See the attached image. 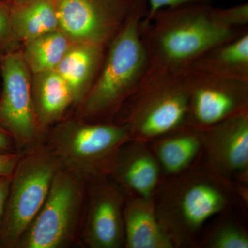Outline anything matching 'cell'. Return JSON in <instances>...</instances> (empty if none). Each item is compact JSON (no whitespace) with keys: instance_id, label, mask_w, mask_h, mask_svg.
<instances>
[{"instance_id":"1","label":"cell","mask_w":248,"mask_h":248,"mask_svg":"<svg viewBox=\"0 0 248 248\" xmlns=\"http://www.w3.org/2000/svg\"><path fill=\"white\" fill-rule=\"evenodd\" d=\"M161 226L175 248H194L207 223L248 203V186L222 177L203 159L190 169L163 177L153 197Z\"/></svg>"},{"instance_id":"2","label":"cell","mask_w":248,"mask_h":248,"mask_svg":"<svg viewBox=\"0 0 248 248\" xmlns=\"http://www.w3.org/2000/svg\"><path fill=\"white\" fill-rule=\"evenodd\" d=\"M246 29L220 22L210 3L164 8L141 21V38L148 59L147 73H182L208 49Z\"/></svg>"},{"instance_id":"3","label":"cell","mask_w":248,"mask_h":248,"mask_svg":"<svg viewBox=\"0 0 248 248\" xmlns=\"http://www.w3.org/2000/svg\"><path fill=\"white\" fill-rule=\"evenodd\" d=\"M148 9L147 0H131L128 14L110 41L97 78L80 102V115L84 121L108 122L144 78L148 59L140 27Z\"/></svg>"},{"instance_id":"4","label":"cell","mask_w":248,"mask_h":248,"mask_svg":"<svg viewBox=\"0 0 248 248\" xmlns=\"http://www.w3.org/2000/svg\"><path fill=\"white\" fill-rule=\"evenodd\" d=\"M186 71L147 73L117 113L133 140L150 143L187 128L188 96Z\"/></svg>"},{"instance_id":"5","label":"cell","mask_w":248,"mask_h":248,"mask_svg":"<svg viewBox=\"0 0 248 248\" xmlns=\"http://www.w3.org/2000/svg\"><path fill=\"white\" fill-rule=\"evenodd\" d=\"M133 140L124 125L66 121L45 134L44 142L62 168L89 181L104 175L109 163L124 144Z\"/></svg>"},{"instance_id":"6","label":"cell","mask_w":248,"mask_h":248,"mask_svg":"<svg viewBox=\"0 0 248 248\" xmlns=\"http://www.w3.org/2000/svg\"><path fill=\"white\" fill-rule=\"evenodd\" d=\"M61 168L44 141L21 152L0 224V248H16L45 203Z\"/></svg>"},{"instance_id":"7","label":"cell","mask_w":248,"mask_h":248,"mask_svg":"<svg viewBox=\"0 0 248 248\" xmlns=\"http://www.w3.org/2000/svg\"><path fill=\"white\" fill-rule=\"evenodd\" d=\"M87 181L61 168L40 211L16 248H63L79 237Z\"/></svg>"},{"instance_id":"8","label":"cell","mask_w":248,"mask_h":248,"mask_svg":"<svg viewBox=\"0 0 248 248\" xmlns=\"http://www.w3.org/2000/svg\"><path fill=\"white\" fill-rule=\"evenodd\" d=\"M187 128L204 131L233 116L248 112V81L187 69Z\"/></svg>"},{"instance_id":"9","label":"cell","mask_w":248,"mask_h":248,"mask_svg":"<svg viewBox=\"0 0 248 248\" xmlns=\"http://www.w3.org/2000/svg\"><path fill=\"white\" fill-rule=\"evenodd\" d=\"M2 92L0 97V125L11 135L17 151L44 141L36 120L29 68L24 58L11 54L1 64Z\"/></svg>"},{"instance_id":"10","label":"cell","mask_w":248,"mask_h":248,"mask_svg":"<svg viewBox=\"0 0 248 248\" xmlns=\"http://www.w3.org/2000/svg\"><path fill=\"white\" fill-rule=\"evenodd\" d=\"M125 195L105 175L91 178L80 239L90 248H122L125 244L124 210Z\"/></svg>"},{"instance_id":"11","label":"cell","mask_w":248,"mask_h":248,"mask_svg":"<svg viewBox=\"0 0 248 248\" xmlns=\"http://www.w3.org/2000/svg\"><path fill=\"white\" fill-rule=\"evenodd\" d=\"M131 0H59V29L76 43L104 46L125 21Z\"/></svg>"},{"instance_id":"12","label":"cell","mask_w":248,"mask_h":248,"mask_svg":"<svg viewBox=\"0 0 248 248\" xmlns=\"http://www.w3.org/2000/svg\"><path fill=\"white\" fill-rule=\"evenodd\" d=\"M205 162L222 177L248 185V112L202 131Z\"/></svg>"},{"instance_id":"13","label":"cell","mask_w":248,"mask_h":248,"mask_svg":"<svg viewBox=\"0 0 248 248\" xmlns=\"http://www.w3.org/2000/svg\"><path fill=\"white\" fill-rule=\"evenodd\" d=\"M104 175L123 190L125 195L151 198L163 175L148 143L132 140L117 152Z\"/></svg>"},{"instance_id":"14","label":"cell","mask_w":248,"mask_h":248,"mask_svg":"<svg viewBox=\"0 0 248 248\" xmlns=\"http://www.w3.org/2000/svg\"><path fill=\"white\" fill-rule=\"evenodd\" d=\"M125 248H174L160 223L153 197L125 195Z\"/></svg>"},{"instance_id":"15","label":"cell","mask_w":248,"mask_h":248,"mask_svg":"<svg viewBox=\"0 0 248 248\" xmlns=\"http://www.w3.org/2000/svg\"><path fill=\"white\" fill-rule=\"evenodd\" d=\"M159 163L163 177L182 174L190 169L203 153L202 131L185 129L148 143Z\"/></svg>"},{"instance_id":"16","label":"cell","mask_w":248,"mask_h":248,"mask_svg":"<svg viewBox=\"0 0 248 248\" xmlns=\"http://www.w3.org/2000/svg\"><path fill=\"white\" fill-rule=\"evenodd\" d=\"M32 97L36 120L45 136L49 129L58 123L74 102L66 81L55 70L35 74Z\"/></svg>"},{"instance_id":"17","label":"cell","mask_w":248,"mask_h":248,"mask_svg":"<svg viewBox=\"0 0 248 248\" xmlns=\"http://www.w3.org/2000/svg\"><path fill=\"white\" fill-rule=\"evenodd\" d=\"M188 69L248 81V31L208 49L192 62Z\"/></svg>"},{"instance_id":"18","label":"cell","mask_w":248,"mask_h":248,"mask_svg":"<svg viewBox=\"0 0 248 248\" xmlns=\"http://www.w3.org/2000/svg\"><path fill=\"white\" fill-rule=\"evenodd\" d=\"M104 48L77 43L69 48L55 68L71 90L75 103L84 99L97 78L104 58Z\"/></svg>"},{"instance_id":"19","label":"cell","mask_w":248,"mask_h":248,"mask_svg":"<svg viewBox=\"0 0 248 248\" xmlns=\"http://www.w3.org/2000/svg\"><path fill=\"white\" fill-rule=\"evenodd\" d=\"M11 24L16 33L26 42L59 29L55 7L47 0H35L17 10Z\"/></svg>"},{"instance_id":"20","label":"cell","mask_w":248,"mask_h":248,"mask_svg":"<svg viewBox=\"0 0 248 248\" xmlns=\"http://www.w3.org/2000/svg\"><path fill=\"white\" fill-rule=\"evenodd\" d=\"M71 40L61 31H55L27 42L24 60L34 74L55 70Z\"/></svg>"},{"instance_id":"21","label":"cell","mask_w":248,"mask_h":248,"mask_svg":"<svg viewBox=\"0 0 248 248\" xmlns=\"http://www.w3.org/2000/svg\"><path fill=\"white\" fill-rule=\"evenodd\" d=\"M199 247L204 248H248V234L234 218H225L201 240Z\"/></svg>"},{"instance_id":"22","label":"cell","mask_w":248,"mask_h":248,"mask_svg":"<svg viewBox=\"0 0 248 248\" xmlns=\"http://www.w3.org/2000/svg\"><path fill=\"white\" fill-rule=\"evenodd\" d=\"M215 17L222 24L235 29H248V4L244 3L232 7L214 8Z\"/></svg>"},{"instance_id":"23","label":"cell","mask_w":248,"mask_h":248,"mask_svg":"<svg viewBox=\"0 0 248 248\" xmlns=\"http://www.w3.org/2000/svg\"><path fill=\"white\" fill-rule=\"evenodd\" d=\"M148 9L144 19H149L160 9L168 7L182 6V5L210 3V0H147Z\"/></svg>"},{"instance_id":"24","label":"cell","mask_w":248,"mask_h":248,"mask_svg":"<svg viewBox=\"0 0 248 248\" xmlns=\"http://www.w3.org/2000/svg\"><path fill=\"white\" fill-rule=\"evenodd\" d=\"M20 155L18 151L0 153V177L12 175Z\"/></svg>"},{"instance_id":"25","label":"cell","mask_w":248,"mask_h":248,"mask_svg":"<svg viewBox=\"0 0 248 248\" xmlns=\"http://www.w3.org/2000/svg\"><path fill=\"white\" fill-rule=\"evenodd\" d=\"M11 181V176L0 177V224L4 213Z\"/></svg>"},{"instance_id":"26","label":"cell","mask_w":248,"mask_h":248,"mask_svg":"<svg viewBox=\"0 0 248 248\" xmlns=\"http://www.w3.org/2000/svg\"><path fill=\"white\" fill-rule=\"evenodd\" d=\"M15 151H17V149L12 137L0 125V153Z\"/></svg>"},{"instance_id":"27","label":"cell","mask_w":248,"mask_h":248,"mask_svg":"<svg viewBox=\"0 0 248 248\" xmlns=\"http://www.w3.org/2000/svg\"><path fill=\"white\" fill-rule=\"evenodd\" d=\"M11 28V21L2 10L0 9V40L4 38Z\"/></svg>"}]
</instances>
